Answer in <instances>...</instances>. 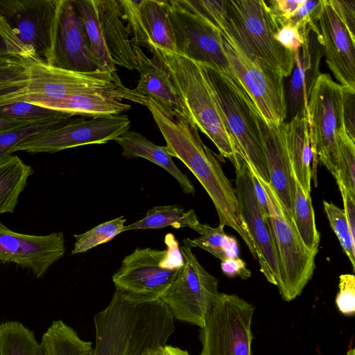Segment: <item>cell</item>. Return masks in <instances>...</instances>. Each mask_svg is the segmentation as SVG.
<instances>
[{"mask_svg": "<svg viewBox=\"0 0 355 355\" xmlns=\"http://www.w3.org/2000/svg\"><path fill=\"white\" fill-rule=\"evenodd\" d=\"M146 106L166 141L168 154L187 166L211 198L219 225L235 230L252 251L253 243L241 216L235 189L202 141L196 125L191 119L173 114L152 98H147Z\"/></svg>", "mask_w": 355, "mask_h": 355, "instance_id": "cell-1", "label": "cell"}, {"mask_svg": "<svg viewBox=\"0 0 355 355\" xmlns=\"http://www.w3.org/2000/svg\"><path fill=\"white\" fill-rule=\"evenodd\" d=\"M153 60L168 73L191 119L230 161L237 152L200 63L175 52L148 47Z\"/></svg>", "mask_w": 355, "mask_h": 355, "instance_id": "cell-2", "label": "cell"}, {"mask_svg": "<svg viewBox=\"0 0 355 355\" xmlns=\"http://www.w3.org/2000/svg\"><path fill=\"white\" fill-rule=\"evenodd\" d=\"M61 0H0V46L51 66Z\"/></svg>", "mask_w": 355, "mask_h": 355, "instance_id": "cell-3", "label": "cell"}, {"mask_svg": "<svg viewBox=\"0 0 355 355\" xmlns=\"http://www.w3.org/2000/svg\"><path fill=\"white\" fill-rule=\"evenodd\" d=\"M237 153L257 175L270 184V174L258 121L250 97L217 69L201 64Z\"/></svg>", "mask_w": 355, "mask_h": 355, "instance_id": "cell-4", "label": "cell"}, {"mask_svg": "<svg viewBox=\"0 0 355 355\" xmlns=\"http://www.w3.org/2000/svg\"><path fill=\"white\" fill-rule=\"evenodd\" d=\"M227 15L236 33L230 35L241 49L277 70L291 76L294 53L275 39L280 26L276 15L263 0H225Z\"/></svg>", "mask_w": 355, "mask_h": 355, "instance_id": "cell-5", "label": "cell"}, {"mask_svg": "<svg viewBox=\"0 0 355 355\" xmlns=\"http://www.w3.org/2000/svg\"><path fill=\"white\" fill-rule=\"evenodd\" d=\"M84 24L99 71L116 74V65L136 69L130 34L116 0H72Z\"/></svg>", "mask_w": 355, "mask_h": 355, "instance_id": "cell-6", "label": "cell"}, {"mask_svg": "<svg viewBox=\"0 0 355 355\" xmlns=\"http://www.w3.org/2000/svg\"><path fill=\"white\" fill-rule=\"evenodd\" d=\"M257 178L267 198L272 236L279 265L277 288L283 300L291 302L302 293L312 278L316 254L303 243L292 219L270 184L258 175Z\"/></svg>", "mask_w": 355, "mask_h": 355, "instance_id": "cell-7", "label": "cell"}, {"mask_svg": "<svg viewBox=\"0 0 355 355\" xmlns=\"http://www.w3.org/2000/svg\"><path fill=\"white\" fill-rule=\"evenodd\" d=\"M166 237V250L137 247L124 257L112 277L116 290L153 298L164 294L182 265L178 242L171 234Z\"/></svg>", "mask_w": 355, "mask_h": 355, "instance_id": "cell-8", "label": "cell"}, {"mask_svg": "<svg viewBox=\"0 0 355 355\" xmlns=\"http://www.w3.org/2000/svg\"><path fill=\"white\" fill-rule=\"evenodd\" d=\"M214 26L220 33L229 62L262 118L274 125L284 123L286 99L284 77L265 62L245 53L223 27Z\"/></svg>", "mask_w": 355, "mask_h": 355, "instance_id": "cell-9", "label": "cell"}, {"mask_svg": "<svg viewBox=\"0 0 355 355\" xmlns=\"http://www.w3.org/2000/svg\"><path fill=\"white\" fill-rule=\"evenodd\" d=\"M254 306L236 294L219 293L200 328V355H252Z\"/></svg>", "mask_w": 355, "mask_h": 355, "instance_id": "cell-10", "label": "cell"}, {"mask_svg": "<svg viewBox=\"0 0 355 355\" xmlns=\"http://www.w3.org/2000/svg\"><path fill=\"white\" fill-rule=\"evenodd\" d=\"M343 87L320 73L308 98L307 117L313 152L334 178L339 165L338 136L345 130Z\"/></svg>", "mask_w": 355, "mask_h": 355, "instance_id": "cell-11", "label": "cell"}, {"mask_svg": "<svg viewBox=\"0 0 355 355\" xmlns=\"http://www.w3.org/2000/svg\"><path fill=\"white\" fill-rule=\"evenodd\" d=\"M166 3L173 27L175 52L217 69L237 89L248 94L225 55L218 30L200 16L184 8L178 0Z\"/></svg>", "mask_w": 355, "mask_h": 355, "instance_id": "cell-12", "label": "cell"}, {"mask_svg": "<svg viewBox=\"0 0 355 355\" xmlns=\"http://www.w3.org/2000/svg\"><path fill=\"white\" fill-rule=\"evenodd\" d=\"M180 251L182 265L159 299L174 318L202 328L219 294L218 280L200 265L191 248L183 245Z\"/></svg>", "mask_w": 355, "mask_h": 355, "instance_id": "cell-13", "label": "cell"}, {"mask_svg": "<svg viewBox=\"0 0 355 355\" xmlns=\"http://www.w3.org/2000/svg\"><path fill=\"white\" fill-rule=\"evenodd\" d=\"M124 87L117 74L73 72L34 62L27 85L12 94L0 97V106L19 101L33 103L53 101L75 94L114 91Z\"/></svg>", "mask_w": 355, "mask_h": 355, "instance_id": "cell-14", "label": "cell"}, {"mask_svg": "<svg viewBox=\"0 0 355 355\" xmlns=\"http://www.w3.org/2000/svg\"><path fill=\"white\" fill-rule=\"evenodd\" d=\"M130 120L126 115H113L85 120L72 119L63 125L28 137L15 147L17 151L29 153H54L62 150L89 144H102L115 140L130 130Z\"/></svg>", "mask_w": 355, "mask_h": 355, "instance_id": "cell-15", "label": "cell"}, {"mask_svg": "<svg viewBox=\"0 0 355 355\" xmlns=\"http://www.w3.org/2000/svg\"><path fill=\"white\" fill-rule=\"evenodd\" d=\"M231 162L235 167V191L241 216L252 240L260 270L268 282L277 286L279 265L269 216L257 198L247 164L238 153Z\"/></svg>", "mask_w": 355, "mask_h": 355, "instance_id": "cell-16", "label": "cell"}, {"mask_svg": "<svg viewBox=\"0 0 355 355\" xmlns=\"http://www.w3.org/2000/svg\"><path fill=\"white\" fill-rule=\"evenodd\" d=\"M51 66L79 73L100 71L84 24L72 0L60 1Z\"/></svg>", "mask_w": 355, "mask_h": 355, "instance_id": "cell-17", "label": "cell"}, {"mask_svg": "<svg viewBox=\"0 0 355 355\" xmlns=\"http://www.w3.org/2000/svg\"><path fill=\"white\" fill-rule=\"evenodd\" d=\"M65 253L62 232L46 235L15 232L0 222V261L13 263L42 277L49 267Z\"/></svg>", "mask_w": 355, "mask_h": 355, "instance_id": "cell-18", "label": "cell"}, {"mask_svg": "<svg viewBox=\"0 0 355 355\" xmlns=\"http://www.w3.org/2000/svg\"><path fill=\"white\" fill-rule=\"evenodd\" d=\"M303 38L301 49L294 53V67L286 98L288 122L296 115H307L310 92L321 73L320 65L324 56L318 22L299 28Z\"/></svg>", "mask_w": 355, "mask_h": 355, "instance_id": "cell-19", "label": "cell"}, {"mask_svg": "<svg viewBox=\"0 0 355 355\" xmlns=\"http://www.w3.org/2000/svg\"><path fill=\"white\" fill-rule=\"evenodd\" d=\"M123 18L133 35L132 46H155L175 52L172 24L166 1L119 0Z\"/></svg>", "mask_w": 355, "mask_h": 355, "instance_id": "cell-20", "label": "cell"}, {"mask_svg": "<svg viewBox=\"0 0 355 355\" xmlns=\"http://www.w3.org/2000/svg\"><path fill=\"white\" fill-rule=\"evenodd\" d=\"M318 26L325 61L337 83L355 89V37L329 0H322Z\"/></svg>", "mask_w": 355, "mask_h": 355, "instance_id": "cell-21", "label": "cell"}, {"mask_svg": "<svg viewBox=\"0 0 355 355\" xmlns=\"http://www.w3.org/2000/svg\"><path fill=\"white\" fill-rule=\"evenodd\" d=\"M258 121L269 170L270 184L292 219L295 177L286 146L285 122L280 125L268 123L259 112Z\"/></svg>", "mask_w": 355, "mask_h": 355, "instance_id": "cell-22", "label": "cell"}, {"mask_svg": "<svg viewBox=\"0 0 355 355\" xmlns=\"http://www.w3.org/2000/svg\"><path fill=\"white\" fill-rule=\"evenodd\" d=\"M125 98L146 105L147 98L124 87L114 91H98L71 94L64 98L32 104L69 114L92 118L119 115L131 108L121 101Z\"/></svg>", "mask_w": 355, "mask_h": 355, "instance_id": "cell-23", "label": "cell"}, {"mask_svg": "<svg viewBox=\"0 0 355 355\" xmlns=\"http://www.w3.org/2000/svg\"><path fill=\"white\" fill-rule=\"evenodd\" d=\"M133 49L140 78L132 92L155 99L173 114L192 120L166 71L149 58L140 46H133Z\"/></svg>", "mask_w": 355, "mask_h": 355, "instance_id": "cell-24", "label": "cell"}, {"mask_svg": "<svg viewBox=\"0 0 355 355\" xmlns=\"http://www.w3.org/2000/svg\"><path fill=\"white\" fill-rule=\"evenodd\" d=\"M286 146L295 178L311 196L312 178L317 185L318 159L313 152L307 115H296L284 123Z\"/></svg>", "mask_w": 355, "mask_h": 355, "instance_id": "cell-25", "label": "cell"}, {"mask_svg": "<svg viewBox=\"0 0 355 355\" xmlns=\"http://www.w3.org/2000/svg\"><path fill=\"white\" fill-rule=\"evenodd\" d=\"M115 141L122 147V156L129 158L141 157L149 160L166 171L179 183L186 194H195V188L187 175L175 164L166 146H158L141 134L127 130Z\"/></svg>", "mask_w": 355, "mask_h": 355, "instance_id": "cell-26", "label": "cell"}, {"mask_svg": "<svg viewBox=\"0 0 355 355\" xmlns=\"http://www.w3.org/2000/svg\"><path fill=\"white\" fill-rule=\"evenodd\" d=\"M33 173V168L17 155L0 160V215L14 212Z\"/></svg>", "mask_w": 355, "mask_h": 355, "instance_id": "cell-27", "label": "cell"}, {"mask_svg": "<svg viewBox=\"0 0 355 355\" xmlns=\"http://www.w3.org/2000/svg\"><path fill=\"white\" fill-rule=\"evenodd\" d=\"M40 344V355H93L92 343L61 320L53 321Z\"/></svg>", "mask_w": 355, "mask_h": 355, "instance_id": "cell-28", "label": "cell"}, {"mask_svg": "<svg viewBox=\"0 0 355 355\" xmlns=\"http://www.w3.org/2000/svg\"><path fill=\"white\" fill-rule=\"evenodd\" d=\"M199 223L193 209L186 210L178 205L157 206L148 210L142 219L125 225L123 230L160 229L166 226L176 229L184 227L193 229Z\"/></svg>", "mask_w": 355, "mask_h": 355, "instance_id": "cell-29", "label": "cell"}, {"mask_svg": "<svg viewBox=\"0 0 355 355\" xmlns=\"http://www.w3.org/2000/svg\"><path fill=\"white\" fill-rule=\"evenodd\" d=\"M292 220L304 245L317 254L320 234L315 224L311 198L304 191L295 178Z\"/></svg>", "mask_w": 355, "mask_h": 355, "instance_id": "cell-30", "label": "cell"}, {"mask_svg": "<svg viewBox=\"0 0 355 355\" xmlns=\"http://www.w3.org/2000/svg\"><path fill=\"white\" fill-rule=\"evenodd\" d=\"M34 332L19 321L0 324V355H40Z\"/></svg>", "mask_w": 355, "mask_h": 355, "instance_id": "cell-31", "label": "cell"}, {"mask_svg": "<svg viewBox=\"0 0 355 355\" xmlns=\"http://www.w3.org/2000/svg\"><path fill=\"white\" fill-rule=\"evenodd\" d=\"M33 62L8 54L0 47V97L12 94L27 85Z\"/></svg>", "mask_w": 355, "mask_h": 355, "instance_id": "cell-32", "label": "cell"}, {"mask_svg": "<svg viewBox=\"0 0 355 355\" xmlns=\"http://www.w3.org/2000/svg\"><path fill=\"white\" fill-rule=\"evenodd\" d=\"M71 114L31 123L28 125L0 132V160L11 155L13 147L23 140L42 132L59 128L71 120Z\"/></svg>", "mask_w": 355, "mask_h": 355, "instance_id": "cell-33", "label": "cell"}, {"mask_svg": "<svg viewBox=\"0 0 355 355\" xmlns=\"http://www.w3.org/2000/svg\"><path fill=\"white\" fill-rule=\"evenodd\" d=\"M126 219L123 216L98 225L80 234H75L73 249L71 254L84 253L102 243L112 240L124 232Z\"/></svg>", "mask_w": 355, "mask_h": 355, "instance_id": "cell-34", "label": "cell"}, {"mask_svg": "<svg viewBox=\"0 0 355 355\" xmlns=\"http://www.w3.org/2000/svg\"><path fill=\"white\" fill-rule=\"evenodd\" d=\"M193 230L200 236L193 239H184V245L190 248H202L221 261L227 258L225 248L229 236L225 233L223 225H219L217 227H212L199 223Z\"/></svg>", "mask_w": 355, "mask_h": 355, "instance_id": "cell-35", "label": "cell"}, {"mask_svg": "<svg viewBox=\"0 0 355 355\" xmlns=\"http://www.w3.org/2000/svg\"><path fill=\"white\" fill-rule=\"evenodd\" d=\"M323 207L330 226L336 234L344 252L355 270V238L353 237L343 209L332 202L323 200Z\"/></svg>", "mask_w": 355, "mask_h": 355, "instance_id": "cell-36", "label": "cell"}, {"mask_svg": "<svg viewBox=\"0 0 355 355\" xmlns=\"http://www.w3.org/2000/svg\"><path fill=\"white\" fill-rule=\"evenodd\" d=\"M338 148V172L335 179L355 198V141L349 137L345 130L339 134Z\"/></svg>", "mask_w": 355, "mask_h": 355, "instance_id": "cell-37", "label": "cell"}, {"mask_svg": "<svg viewBox=\"0 0 355 355\" xmlns=\"http://www.w3.org/2000/svg\"><path fill=\"white\" fill-rule=\"evenodd\" d=\"M66 114H69L24 101L0 106V117L26 121L31 123L61 117Z\"/></svg>", "mask_w": 355, "mask_h": 355, "instance_id": "cell-38", "label": "cell"}, {"mask_svg": "<svg viewBox=\"0 0 355 355\" xmlns=\"http://www.w3.org/2000/svg\"><path fill=\"white\" fill-rule=\"evenodd\" d=\"M339 291L336 297L338 310L346 316L355 313V276L343 274L339 277Z\"/></svg>", "mask_w": 355, "mask_h": 355, "instance_id": "cell-39", "label": "cell"}, {"mask_svg": "<svg viewBox=\"0 0 355 355\" xmlns=\"http://www.w3.org/2000/svg\"><path fill=\"white\" fill-rule=\"evenodd\" d=\"M275 37L282 46L293 53H297L303 44L298 26L289 21L279 26Z\"/></svg>", "mask_w": 355, "mask_h": 355, "instance_id": "cell-40", "label": "cell"}, {"mask_svg": "<svg viewBox=\"0 0 355 355\" xmlns=\"http://www.w3.org/2000/svg\"><path fill=\"white\" fill-rule=\"evenodd\" d=\"M322 3V0H304L289 22L296 24L299 28L318 22Z\"/></svg>", "mask_w": 355, "mask_h": 355, "instance_id": "cell-41", "label": "cell"}, {"mask_svg": "<svg viewBox=\"0 0 355 355\" xmlns=\"http://www.w3.org/2000/svg\"><path fill=\"white\" fill-rule=\"evenodd\" d=\"M343 87V116L345 130L349 137L355 141V89Z\"/></svg>", "mask_w": 355, "mask_h": 355, "instance_id": "cell-42", "label": "cell"}, {"mask_svg": "<svg viewBox=\"0 0 355 355\" xmlns=\"http://www.w3.org/2000/svg\"><path fill=\"white\" fill-rule=\"evenodd\" d=\"M349 33L355 37V0H329Z\"/></svg>", "mask_w": 355, "mask_h": 355, "instance_id": "cell-43", "label": "cell"}, {"mask_svg": "<svg viewBox=\"0 0 355 355\" xmlns=\"http://www.w3.org/2000/svg\"><path fill=\"white\" fill-rule=\"evenodd\" d=\"M304 1V0H272L267 3L281 25L292 19Z\"/></svg>", "mask_w": 355, "mask_h": 355, "instance_id": "cell-44", "label": "cell"}, {"mask_svg": "<svg viewBox=\"0 0 355 355\" xmlns=\"http://www.w3.org/2000/svg\"><path fill=\"white\" fill-rule=\"evenodd\" d=\"M223 272L229 277H239L247 279L251 276V272L246 267L245 263L239 257L227 258L221 261Z\"/></svg>", "mask_w": 355, "mask_h": 355, "instance_id": "cell-45", "label": "cell"}, {"mask_svg": "<svg viewBox=\"0 0 355 355\" xmlns=\"http://www.w3.org/2000/svg\"><path fill=\"white\" fill-rule=\"evenodd\" d=\"M344 205V212L353 237L355 238V198L352 197L342 183L336 182Z\"/></svg>", "mask_w": 355, "mask_h": 355, "instance_id": "cell-46", "label": "cell"}, {"mask_svg": "<svg viewBox=\"0 0 355 355\" xmlns=\"http://www.w3.org/2000/svg\"><path fill=\"white\" fill-rule=\"evenodd\" d=\"M144 355H190L187 350L168 345L148 349Z\"/></svg>", "mask_w": 355, "mask_h": 355, "instance_id": "cell-47", "label": "cell"}, {"mask_svg": "<svg viewBox=\"0 0 355 355\" xmlns=\"http://www.w3.org/2000/svg\"><path fill=\"white\" fill-rule=\"evenodd\" d=\"M249 169L250 171L253 187L254 189V192L256 193L257 198L265 213L269 216L267 198L264 189L259 182V180L257 178L256 173L250 167Z\"/></svg>", "mask_w": 355, "mask_h": 355, "instance_id": "cell-48", "label": "cell"}, {"mask_svg": "<svg viewBox=\"0 0 355 355\" xmlns=\"http://www.w3.org/2000/svg\"><path fill=\"white\" fill-rule=\"evenodd\" d=\"M29 123H31V122L26 121L9 119L0 117V132L10 130Z\"/></svg>", "mask_w": 355, "mask_h": 355, "instance_id": "cell-49", "label": "cell"}, {"mask_svg": "<svg viewBox=\"0 0 355 355\" xmlns=\"http://www.w3.org/2000/svg\"><path fill=\"white\" fill-rule=\"evenodd\" d=\"M225 252L227 258L239 257L238 243L234 237H228Z\"/></svg>", "mask_w": 355, "mask_h": 355, "instance_id": "cell-50", "label": "cell"}, {"mask_svg": "<svg viewBox=\"0 0 355 355\" xmlns=\"http://www.w3.org/2000/svg\"><path fill=\"white\" fill-rule=\"evenodd\" d=\"M345 355H355V349L354 347L349 348Z\"/></svg>", "mask_w": 355, "mask_h": 355, "instance_id": "cell-51", "label": "cell"}, {"mask_svg": "<svg viewBox=\"0 0 355 355\" xmlns=\"http://www.w3.org/2000/svg\"><path fill=\"white\" fill-rule=\"evenodd\" d=\"M1 47V46H0Z\"/></svg>", "mask_w": 355, "mask_h": 355, "instance_id": "cell-52", "label": "cell"}]
</instances>
